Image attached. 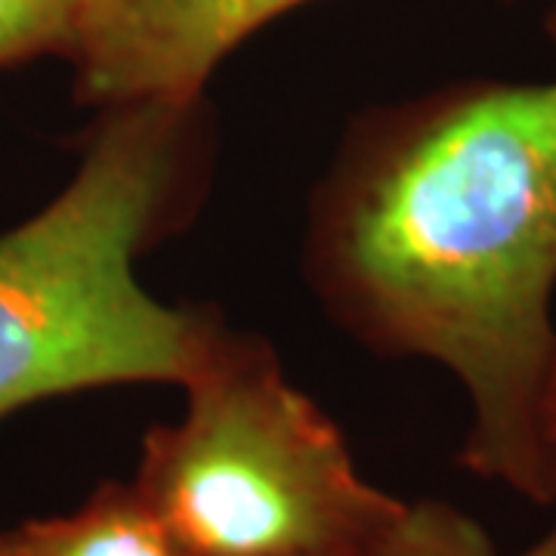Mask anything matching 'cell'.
Masks as SVG:
<instances>
[{
    "label": "cell",
    "instance_id": "6da1fadb",
    "mask_svg": "<svg viewBox=\"0 0 556 556\" xmlns=\"http://www.w3.org/2000/svg\"><path fill=\"white\" fill-rule=\"evenodd\" d=\"M303 266L343 331L455 375L464 470L556 501V80H460L358 115L309 199Z\"/></svg>",
    "mask_w": 556,
    "mask_h": 556
},
{
    "label": "cell",
    "instance_id": "7a4b0ae2",
    "mask_svg": "<svg viewBox=\"0 0 556 556\" xmlns=\"http://www.w3.org/2000/svg\"><path fill=\"white\" fill-rule=\"evenodd\" d=\"M211 170L204 100L102 109L72 179L0 236V420L53 396L182 387L223 318L155 300L137 260L186 226Z\"/></svg>",
    "mask_w": 556,
    "mask_h": 556
},
{
    "label": "cell",
    "instance_id": "3957f363",
    "mask_svg": "<svg viewBox=\"0 0 556 556\" xmlns=\"http://www.w3.org/2000/svg\"><path fill=\"white\" fill-rule=\"evenodd\" d=\"M186 412L142 439L137 492L186 556H380L405 501L358 473L273 346L223 331Z\"/></svg>",
    "mask_w": 556,
    "mask_h": 556
},
{
    "label": "cell",
    "instance_id": "277c9868",
    "mask_svg": "<svg viewBox=\"0 0 556 556\" xmlns=\"http://www.w3.org/2000/svg\"><path fill=\"white\" fill-rule=\"evenodd\" d=\"M306 0H80L68 65L90 109L204 100L229 53Z\"/></svg>",
    "mask_w": 556,
    "mask_h": 556
},
{
    "label": "cell",
    "instance_id": "5b68a950",
    "mask_svg": "<svg viewBox=\"0 0 556 556\" xmlns=\"http://www.w3.org/2000/svg\"><path fill=\"white\" fill-rule=\"evenodd\" d=\"M0 556H186L134 482H102L80 507L0 532Z\"/></svg>",
    "mask_w": 556,
    "mask_h": 556
},
{
    "label": "cell",
    "instance_id": "8992f818",
    "mask_svg": "<svg viewBox=\"0 0 556 556\" xmlns=\"http://www.w3.org/2000/svg\"><path fill=\"white\" fill-rule=\"evenodd\" d=\"M380 556H556V522L522 554H501L477 519L448 501H405Z\"/></svg>",
    "mask_w": 556,
    "mask_h": 556
},
{
    "label": "cell",
    "instance_id": "52a82bcc",
    "mask_svg": "<svg viewBox=\"0 0 556 556\" xmlns=\"http://www.w3.org/2000/svg\"><path fill=\"white\" fill-rule=\"evenodd\" d=\"M80 0H0V72L25 62L68 60Z\"/></svg>",
    "mask_w": 556,
    "mask_h": 556
},
{
    "label": "cell",
    "instance_id": "ba28073f",
    "mask_svg": "<svg viewBox=\"0 0 556 556\" xmlns=\"http://www.w3.org/2000/svg\"><path fill=\"white\" fill-rule=\"evenodd\" d=\"M544 433H547L556 452V358L554 368H551V378H547V390H544Z\"/></svg>",
    "mask_w": 556,
    "mask_h": 556
},
{
    "label": "cell",
    "instance_id": "9c48e42d",
    "mask_svg": "<svg viewBox=\"0 0 556 556\" xmlns=\"http://www.w3.org/2000/svg\"><path fill=\"white\" fill-rule=\"evenodd\" d=\"M547 35L556 40V0L551 3V13H547Z\"/></svg>",
    "mask_w": 556,
    "mask_h": 556
}]
</instances>
